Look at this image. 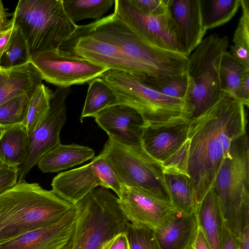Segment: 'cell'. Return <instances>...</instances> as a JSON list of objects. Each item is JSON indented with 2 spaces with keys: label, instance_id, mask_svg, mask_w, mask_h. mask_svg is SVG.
Listing matches in <instances>:
<instances>
[{
  "label": "cell",
  "instance_id": "obj_42",
  "mask_svg": "<svg viewBox=\"0 0 249 249\" xmlns=\"http://www.w3.org/2000/svg\"><path fill=\"white\" fill-rule=\"evenodd\" d=\"M245 107L249 106V74L247 75L242 81L237 90L235 97Z\"/></svg>",
  "mask_w": 249,
  "mask_h": 249
},
{
  "label": "cell",
  "instance_id": "obj_8",
  "mask_svg": "<svg viewBox=\"0 0 249 249\" xmlns=\"http://www.w3.org/2000/svg\"><path fill=\"white\" fill-rule=\"evenodd\" d=\"M100 154L122 185L144 188L170 202L163 166L145 151L142 144L127 146L109 137Z\"/></svg>",
  "mask_w": 249,
  "mask_h": 249
},
{
  "label": "cell",
  "instance_id": "obj_48",
  "mask_svg": "<svg viewBox=\"0 0 249 249\" xmlns=\"http://www.w3.org/2000/svg\"><path fill=\"white\" fill-rule=\"evenodd\" d=\"M188 249H194L193 247L191 246Z\"/></svg>",
  "mask_w": 249,
  "mask_h": 249
},
{
  "label": "cell",
  "instance_id": "obj_28",
  "mask_svg": "<svg viewBox=\"0 0 249 249\" xmlns=\"http://www.w3.org/2000/svg\"><path fill=\"white\" fill-rule=\"evenodd\" d=\"M85 102L80 117H94L104 109L118 104L116 95L101 78H96L89 83Z\"/></svg>",
  "mask_w": 249,
  "mask_h": 249
},
{
  "label": "cell",
  "instance_id": "obj_21",
  "mask_svg": "<svg viewBox=\"0 0 249 249\" xmlns=\"http://www.w3.org/2000/svg\"><path fill=\"white\" fill-rule=\"evenodd\" d=\"M198 228L211 249H222L223 214L218 196L212 188L196 211Z\"/></svg>",
  "mask_w": 249,
  "mask_h": 249
},
{
  "label": "cell",
  "instance_id": "obj_30",
  "mask_svg": "<svg viewBox=\"0 0 249 249\" xmlns=\"http://www.w3.org/2000/svg\"><path fill=\"white\" fill-rule=\"evenodd\" d=\"M249 74V67L234 57L229 52L222 55L218 75L221 90L235 97L238 88L245 77Z\"/></svg>",
  "mask_w": 249,
  "mask_h": 249
},
{
  "label": "cell",
  "instance_id": "obj_14",
  "mask_svg": "<svg viewBox=\"0 0 249 249\" xmlns=\"http://www.w3.org/2000/svg\"><path fill=\"white\" fill-rule=\"evenodd\" d=\"M188 126V123L156 128L147 126L142 137V145L163 167L179 169L185 156Z\"/></svg>",
  "mask_w": 249,
  "mask_h": 249
},
{
  "label": "cell",
  "instance_id": "obj_7",
  "mask_svg": "<svg viewBox=\"0 0 249 249\" xmlns=\"http://www.w3.org/2000/svg\"><path fill=\"white\" fill-rule=\"evenodd\" d=\"M33 54L58 49L77 25L67 16L62 0H20L12 18Z\"/></svg>",
  "mask_w": 249,
  "mask_h": 249
},
{
  "label": "cell",
  "instance_id": "obj_44",
  "mask_svg": "<svg viewBox=\"0 0 249 249\" xmlns=\"http://www.w3.org/2000/svg\"><path fill=\"white\" fill-rule=\"evenodd\" d=\"M13 22L12 18L9 20L7 18V14L2 1L0 0V34L9 28Z\"/></svg>",
  "mask_w": 249,
  "mask_h": 249
},
{
  "label": "cell",
  "instance_id": "obj_45",
  "mask_svg": "<svg viewBox=\"0 0 249 249\" xmlns=\"http://www.w3.org/2000/svg\"><path fill=\"white\" fill-rule=\"evenodd\" d=\"M192 246L194 249H211L203 233L199 229H198Z\"/></svg>",
  "mask_w": 249,
  "mask_h": 249
},
{
  "label": "cell",
  "instance_id": "obj_27",
  "mask_svg": "<svg viewBox=\"0 0 249 249\" xmlns=\"http://www.w3.org/2000/svg\"><path fill=\"white\" fill-rule=\"evenodd\" d=\"M203 26L207 31L231 20L241 6V0H200Z\"/></svg>",
  "mask_w": 249,
  "mask_h": 249
},
{
  "label": "cell",
  "instance_id": "obj_25",
  "mask_svg": "<svg viewBox=\"0 0 249 249\" xmlns=\"http://www.w3.org/2000/svg\"><path fill=\"white\" fill-rule=\"evenodd\" d=\"M229 46V38L213 34L203 39L188 56L186 71L194 79L203 72L226 51Z\"/></svg>",
  "mask_w": 249,
  "mask_h": 249
},
{
  "label": "cell",
  "instance_id": "obj_38",
  "mask_svg": "<svg viewBox=\"0 0 249 249\" xmlns=\"http://www.w3.org/2000/svg\"><path fill=\"white\" fill-rule=\"evenodd\" d=\"M141 12L151 16H160L169 13L171 0H129Z\"/></svg>",
  "mask_w": 249,
  "mask_h": 249
},
{
  "label": "cell",
  "instance_id": "obj_9",
  "mask_svg": "<svg viewBox=\"0 0 249 249\" xmlns=\"http://www.w3.org/2000/svg\"><path fill=\"white\" fill-rule=\"evenodd\" d=\"M114 4V12L143 42L183 54L179 30L170 11L154 16L141 12L129 0H115Z\"/></svg>",
  "mask_w": 249,
  "mask_h": 249
},
{
  "label": "cell",
  "instance_id": "obj_24",
  "mask_svg": "<svg viewBox=\"0 0 249 249\" xmlns=\"http://www.w3.org/2000/svg\"><path fill=\"white\" fill-rule=\"evenodd\" d=\"M94 156V151L89 147L60 143L45 154L37 165L43 173L58 172L92 159Z\"/></svg>",
  "mask_w": 249,
  "mask_h": 249
},
{
  "label": "cell",
  "instance_id": "obj_46",
  "mask_svg": "<svg viewBox=\"0 0 249 249\" xmlns=\"http://www.w3.org/2000/svg\"><path fill=\"white\" fill-rule=\"evenodd\" d=\"M237 238L240 249H249V226L240 233Z\"/></svg>",
  "mask_w": 249,
  "mask_h": 249
},
{
  "label": "cell",
  "instance_id": "obj_36",
  "mask_svg": "<svg viewBox=\"0 0 249 249\" xmlns=\"http://www.w3.org/2000/svg\"><path fill=\"white\" fill-rule=\"evenodd\" d=\"M124 231L130 249H160L156 231L147 226L128 222Z\"/></svg>",
  "mask_w": 249,
  "mask_h": 249
},
{
  "label": "cell",
  "instance_id": "obj_50",
  "mask_svg": "<svg viewBox=\"0 0 249 249\" xmlns=\"http://www.w3.org/2000/svg\"><path fill=\"white\" fill-rule=\"evenodd\" d=\"M2 164L0 162V166H1Z\"/></svg>",
  "mask_w": 249,
  "mask_h": 249
},
{
  "label": "cell",
  "instance_id": "obj_33",
  "mask_svg": "<svg viewBox=\"0 0 249 249\" xmlns=\"http://www.w3.org/2000/svg\"><path fill=\"white\" fill-rule=\"evenodd\" d=\"M242 14L234 32L230 53L249 67V0H241Z\"/></svg>",
  "mask_w": 249,
  "mask_h": 249
},
{
  "label": "cell",
  "instance_id": "obj_2",
  "mask_svg": "<svg viewBox=\"0 0 249 249\" xmlns=\"http://www.w3.org/2000/svg\"><path fill=\"white\" fill-rule=\"evenodd\" d=\"M73 206L37 183L18 181L0 195V243L54 224Z\"/></svg>",
  "mask_w": 249,
  "mask_h": 249
},
{
  "label": "cell",
  "instance_id": "obj_15",
  "mask_svg": "<svg viewBox=\"0 0 249 249\" xmlns=\"http://www.w3.org/2000/svg\"><path fill=\"white\" fill-rule=\"evenodd\" d=\"M94 118L109 138L127 146L141 144L143 132L148 126L137 110L122 104L104 109Z\"/></svg>",
  "mask_w": 249,
  "mask_h": 249
},
{
  "label": "cell",
  "instance_id": "obj_23",
  "mask_svg": "<svg viewBox=\"0 0 249 249\" xmlns=\"http://www.w3.org/2000/svg\"><path fill=\"white\" fill-rule=\"evenodd\" d=\"M42 80L31 63L11 69L0 68V105L16 95L34 91Z\"/></svg>",
  "mask_w": 249,
  "mask_h": 249
},
{
  "label": "cell",
  "instance_id": "obj_6",
  "mask_svg": "<svg viewBox=\"0 0 249 249\" xmlns=\"http://www.w3.org/2000/svg\"><path fill=\"white\" fill-rule=\"evenodd\" d=\"M74 206L76 218L72 249H101L106 241L124 231L129 222L118 196L100 186Z\"/></svg>",
  "mask_w": 249,
  "mask_h": 249
},
{
  "label": "cell",
  "instance_id": "obj_34",
  "mask_svg": "<svg viewBox=\"0 0 249 249\" xmlns=\"http://www.w3.org/2000/svg\"><path fill=\"white\" fill-rule=\"evenodd\" d=\"M53 91L43 83L38 86L30 100L26 118L22 124L29 136L34 131L50 106Z\"/></svg>",
  "mask_w": 249,
  "mask_h": 249
},
{
  "label": "cell",
  "instance_id": "obj_39",
  "mask_svg": "<svg viewBox=\"0 0 249 249\" xmlns=\"http://www.w3.org/2000/svg\"><path fill=\"white\" fill-rule=\"evenodd\" d=\"M18 168L0 166V195L14 187L18 183Z\"/></svg>",
  "mask_w": 249,
  "mask_h": 249
},
{
  "label": "cell",
  "instance_id": "obj_35",
  "mask_svg": "<svg viewBox=\"0 0 249 249\" xmlns=\"http://www.w3.org/2000/svg\"><path fill=\"white\" fill-rule=\"evenodd\" d=\"M34 91L16 95L0 105V127L23 124Z\"/></svg>",
  "mask_w": 249,
  "mask_h": 249
},
{
  "label": "cell",
  "instance_id": "obj_19",
  "mask_svg": "<svg viewBox=\"0 0 249 249\" xmlns=\"http://www.w3.org/2000/svg\"><path fill=\"white\" fill-rule=\"evenodd\" d=\"M221 57L201 75L193 79L187 97L194 108L192 118L208 109L217 101L222 93L218 75Z\"/></svg>",
  "mask_w": 249,
  "mask_h": 249
},
{
  "label": "cell",
  "instance_id": "obj_26",
  "mask_svg": "<svg viewBox=\"0 0 249 249\" xmlns=\"http://www.w3.org/2000/svg\"><path fill=\"white\" fill-rule=\"evenodd\" d=\"M0 162L9 167L18 168L24 162L29 145V135L22 124L1 128Z\"/></svg>",
  "mask_w": 249,
  "mask_h": 249
},
{
  "label": "cell",
  "instance_id": "obj_31",
  "mask_svg": "<svg viewBox=\"0 0 249 249\" xmlns=\"http://www.w3.org/2000/svg\"><path fill=\"white\" fill-rule=\"evenodd\" d=\"M64 11L74 23L85 18L96 20L112 7L115 0H62Z\"/></svg>",
  "mask_w": 249,
  "mask_h": 249
},
{
  "label": "cell",
  "instance_id": "obj_11",
  "mask_svg": "<svg viewBox=\"0 0 249 249\" xmlns=\"http://www.w3.org/2000/svg\"><path fill=\"white\" fill-rule=\"evenodd\" d=\"M70 87H57L53 92L50 108L34 131L29 136L26 159L18 167V181L25 180L30 170L49 151L60 143V131L66 121V100Z\"/></svg>",
  "mask_w": 249,
  "mask_h": 249
},
{
  "label": "cell",
  "instance_id": "obj_32",
  "mask_svg": "<svg viewBox=\"0 0 249 249\" xmlns=\"http://www.w3.org/2000/svg\"><path fill=\"white\" fill-rule=\"evenodd\" d=\"M31 54L27 39L15 25L8 46L0 59V68L11 69L30 63Z\"/></svg>",
  "mask_w": 249,
  "mask_h": 249
},
{
  "label": "cell",
  "instance_id": "obj_3",
  "mask_svg": "<svg viewBox=\"0 0 249 249\" xmlns=\"http://www.w3.org/2000/svg\"><path fill=\"white\" fill-rule=\"evenodd\" d=\"M143 74L109 69L101 78L117 97L118 104L130 106L152 128L188 123L194 108L188 98H174L158 92L143 82Z\"/></svg>",
  "mask_w": 249,
  "mask_h": 249
},
{
  "label": "cell",
  "instance_id": "obj_37",
  "mask_svg": "<svg viewBox=\"0 0 249 249\" xmlns=\"http://www.w3.org/2000/svg\"><path fill=\"white\" fill-rule=\"evenodd\" d=\"M98 180L99 186L111 189L119 197L121 194L122 184L113 168L100 153L89 163Z\"/></svg>",
  "mask_w": 249,
  "mask_h": 249
},
{
  "label": "cell",
  "instance_id": "obj_18",
  "mask_svg": "<svg viewBox=\"0 0 249 249\" xmlns=\"http://www.w3.org/2000/svg\"><path fill=\"white\" fill-rule=\"evenodd\" d=\"M51 185L56 196L74 205L98 187L99 183L88 163L58 174Z\"/></svg>",
  "mask_w": 249,
  "mask_h": 249
},
{
  "label": "cell",
  "instance_id": "obj_12",
  "mask_svg": "<svg viewBox=\"0 0 249 249\" xmlns=\"http://www.w3.org/2000/svg\"><path fill=\"white\" fill-rule=\"evenodd\" d=\"M58 49L72 56L108 69L144 74L141 68L118 48L77 25ZM145 75V74H144Z\"/></svg>",
  "mask_w": 249,
  "mask_h": 249
},
{
  "label": "cell",
  "instance_id": "obj_4",
  "mask_svg": "<svg viewBox=\"0 0 249 249\" xmlns=\"http://www.w3.org/2000/svg\"><path fill=\"white\" fill-rule=\"evenodd\" d=\"M82 26L119 49L138 65L146 75L178 74L186 71L188 61L187 56L179 52L158 48L145 43L115 12Z\"/></svg>",
  "mask_w": 249,
  "mask_h": 249
},
{
  "label": "cell",
  "instance_id": "obj_40",
  "mask_svg": "<svg viewBox=\"0 0 249 249\" xmlns=\"http://www.w3.org/2000/svg\"><path fill=\"white\" fill-rule=\"evenodd\" d=\"M222 249H240L238 239L230 229L223 216L222 222Z\"/></svg>",
  "mask_w": 249,
  "mask_h": 249
},
{
  "label": "cell",
  "instance_id": "obj_1",
  "mask_svg": "<svg viewBox=\"0 0 249 249\" xmlns=\"http://www.w3.org/2000/svg\"><path fill=\"white\" fill-rule=\"evenodd\" d=\"M245 106L222 92L217 101L188 123L182 171L191 180L197 205L213 187L236 140L246 133Z\"/></svg>",
  "mask_w": 249,
  "mask_h": 249
},
{
  "label": "cell",
  "instance_id": "obj_41",
  "mask_svg": "<svg viewBox=\"0 0 249 249\" xmlns=\"http://www.w3.org/2000/svg\"><path fill=\"white\" fill-rule=\"evenodd\" d=\"M101 249H130L125 231L117 234L106 241Z\"/></svg>",
  "mask_w": 249,
  "mask_h": 249
},
{
  "label": "cell",
  "instance_id": "obj_43",
  "mask_svg": "<svg viewBox=\"0 0 249 249\" xmlns=\"http://www.w3.org/2000/svg\"><path fill=\"white\" fill-rule=\"evenodd\" d=\"M14 27V22L13 20L12 25L0 34V59L8 46Z\"/></svg>",
  "mask_w": 249,
  "mask_h": 249
},
{
  "label": "cell",
  "instance_id": "obj_10",
  "mask_svg": "<svg viewBox=\"0 0 249 249\" xmlns=\"http://www.w3.org/2000/svg\"><path fill=\"white\" fill-rule=\"evenodd\" d=\"M30 63L43 80L57 87L89 84L93 79L101 77L109 70L59 49L33 54Z\"/></svg>",
  "mask_w": 249,
  "mask_h": 249
},
{
  "label": "cell",
  "instance_id": "obj_16",
  "mask_svg": "<svg viewBox=\"0 0 249 249\" xmlns=\"http://www.w3.org/2000/svg\"><path fill=\"white\" fill-rule=\"evenodd\" d=\"M76 212L74 206L54 224L28 231L0 243V249H59L74 233Z\"/></svg>",
  "mask_w": 249,
  "mask_h": 249
},
{
  "label": "cell",
  "instance_id": "obj_47",
  "mask_svg": "<svg viewBox=\"0 0 249 249\" xmlns=\"http://www.w3.org/2000/svg\"><path fill=\"white\" fill-rule=\"evenodd\" d=\"M74 234L69 241L59 249H72L73 244Z\"/></svg>",
  "mask_w": 249,
  "mask_h": 249
},
{
  "label": "cell",
  "instance_id": "obj_49",
  "mask_svg": "<svg viewBox=\"0 0 249 249\" xmlns=\"http://www.w3.org/2000/svg\"><path fill=\"white\" fill-rule=\"evenodd\" d=\"M1 134V129L0 127V136Z\"/></svg>",
  "mask_w": 249,
  "mask_h": 249
},
{
  "label": "cell",
  "instance_id": "obj_29",
  "mask_svg": "<svg viewBox=\"0 0 249 249\" xmlns=\"http://www.w3.org/2000/svg\"><path fill=\"white\" fill-rule=\"evenodd\" d=\"M143 82L151 89L174 98H188L193 79L187 72L173 75L152 76L143 75Z\"/></svg>",
  "mask_w": 249,
  "mask_h": 249
},
{
  "label": "cell",
  "instance_id": "obj_5",
  "mask_svg": "<svg viewBox=\"0 0 249 249\" xmlns=\"http://www.w3.org/2000/svg\"><path fill=\"white\" fill-rule=\"evenodd\" d=\"M228 227L237 237L249 226V148L247 134L234 142L213 187Z\"/></svg>",
  "mask_w": 249,
  "mask_h": 249
},
{
  "label": "cell",
  "instance_id": "obj_17",
  "mask_svg": "<svg viewBox=\"0 0 249 249\" xmlns=\"http://www.w3.org/2000/svg\"><path fill=\"white\" fill-rule=\"evenodd\" d=\"M169 10L179 30L183 53L188 57L207 33L202 23L200 0H171Z\"/></svg>",
  "mask_w": 249,
  "mask_h": 249
},
{
  "label": "cell",
  "instance_id": "obj_13",
  "mask_svg": "<svg viewBox=\"0 0 249 249\" xmlns=\"http://www.w3.org/2000/svg\"><path fill=\"white\" fill-rule=\"evenodd\" d=\"M118 202L129 222L145 225L155 231L166 226L178 213L168 200L140 187L122 185Z\"/></svg>",
  "mask_w": 249,
  "mask_h": 249
},
{
  "label": "cell",
  "instance_id": "obj_22",
  "mask_svg": "<svg viewBox=\"0 0 249 249\" xmlns=\"http://www.w3.org/2000/svg\"><path fill=\"white\" fill-rule=\"evenodd\" d=\"M163 172L170 202L177 212L186 215L195 213L197 203L194 186L189 176L172 166L163 167Z\"/></svg>",
  "mask_w": 249,
  "mask_h": 249
},
{
  "label": "cell",
  "instance_id": "obj_20",
  "mask_svg": "<svg viewBox=\"0 0 249 249\" xmlns=\"http://www.w3.org/2000/svg\"><path fill=\"white\" fill-rule=\"evenodd\" d=\"M198 229L196 212L189 215L177 213L170 222L156 234L160 249H188Z\"/></svg>",
  "mask_w": 249,
  "mask_h": 249
}]
</instances>
